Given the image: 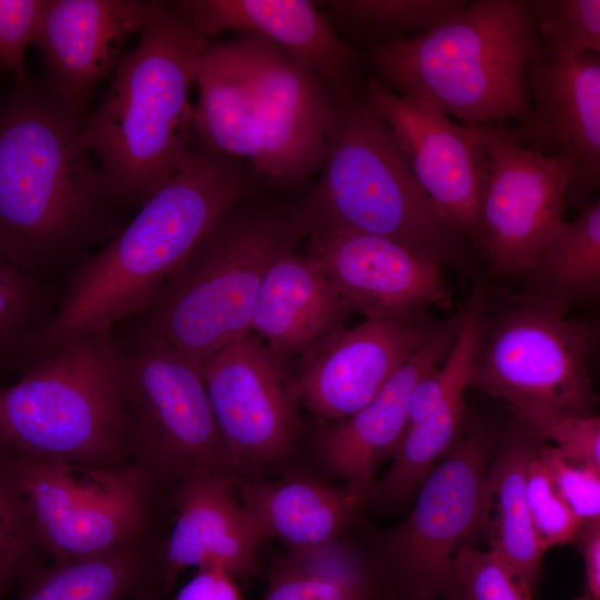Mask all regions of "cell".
Listing matches in <instances>:
<instances>
[{
    "label": "cell",
    "mask_w": 600,
    "mask_h": 600,
    "mask_svg": "<svg viewBox=\"0 0 600 600\" xmlns=\"http://www.w3.org/2000/svg\"><path fill=\"white\" fill-rule=\"evenodd\" d=\"M82 122L28 73L0 104V252L36 279L109 233L120 211Z\"/></svg>",
    "instance_id": "6da1fadb"
},
{
    "label": "cell",
    "mask_w": 600,
    "mask_h": 600,
    "mask_svg": "<svg viewBox=\"0 0 600 600\" xmlns=\"http://www.w3.org/2000/svg\"><path fill=\"white\" fill-rule=\"evenodd\" d=\"M256 172L201 146L100 250L80 258L41 334L47 348L141 314L216 221L246 198Z\"/></svg>",
    "instance_id": "7a4b0ae2"
},
{
    "label": "cell",
    "mask_w": 600,
    "mask_h": 600,
    "mask_svg": "<svg viewBox=\"0 0 600 600\" xmlns=\"http://www.w3.org/2000/svg\"><path fill=\"white\" fill-rule=\"evenodd\" d=\"M193 107L198 144L280 186L319 171L333 116V89L276 43L244 33L208 43Z\"/></svg>",
    "instance_id": "3957f363"
},
{
    "label": "cell",
    "mask_w": 600,
    "mask_h": 600,
    "mask_svg": "<svg viewBox=\"0 0 600 600\" xmlns=\"http://www.w3.org/2000/svg\"><path fill=\"white\" fill-rule=\"evenodd\" d=\"M203 38L171 2L153 1L138 44L122 52L82 142L120 209H139L191 158L196 84Z\"/></svg>",
    "instance_id": "277c9868"
},
{
    "label": "cell",
    "mask_w": 600,
    "mask_h": 600,
    "mask_svg": "<svg viewBox=\"0 0 600 600\" xmlns=\"http://www.w3.org/2000/svg\"><path fill=\"white\" fill-rule=\"evenodd\" d=\"M541 52L527 1L474 0L422 33L368 49L364 61L392 92L480 127L528 120V69Z\"/></svg>",
    "instance_id": "5b68a950"
},
{
    "label": "cell",
    "mask_w": 600,
    "mask_h": 600,
    "mask_svg": "<svg viewBox=\"0 0 600 600\" xmlns=\"http://www.w3.org/2000/svg\"><path fill=\"white\" fill-rule=\"evenodd\" d=\"M320 177L299 207L310 224L381 237L441 266L459 263L469 241L410 173L364 84L333 90Z\"/></svg>",
    "instance_id": "8992f818"
},
{
    "label": "cell",
    "mask_w": 600,
    "mask_h": 600,
    "mask_svg": "<svg viewBox=\"0 0 600 600\" xmlns=\"http://www.w3.org/2000/svg\"><path fill=\"white\" fill-rule=\"evenodd\" d=\"M243 199L216 221L140 314L139 332L200 364L251 333L267 270L310 232L299 208L247 207Z\"/></svg>",
    "instance_id": "52a82bcc"
},
{
    "label": "cell",
    "mask_w": 600,
    "mask_h": 600,
    "mask_svg": "<svg viewBox=\"0 0 600 600\" xmlns=\"http://www.w3.org/2000/svg\"><path fill=\"white\" fill-rule=\"evenodd\" d=\"M42 349L17 382L0 389V457L99 469L130 464L118 397L120 350L111 331Z\"/></svg>",
    "instance_id": "ba28073f"
},
{
    "label": "cell",
    "mask_w": 600,
    "mask_h": 600,
    "mask_svg": "<svg viewBox=\"0 0 600 600\" xmlns=\"http://www.w3.org/2000/svg\"><path fill=\"white\" fill-rule=\"evenodd\" d=\"M118 397L128 457L158 492L213 473L236 481L202 364L139 332L120 346Z\"/></svg>",
    "instance_id": "9c48e42d"
},
{
    "label": "cell",
    "mask_w": 600,
    "mask_h": 600,
    "mask_svg": "<svg viewBox=\"0 0 600 600\" xmlns=\"http://www.w3.org/2000/svg\"><path fill=\"white\" fill-rule=\"evenodd\" d=\"M0 464L26 502L37 546L53 561L146 543L157 493L137 466L4 457Z\"/></svg>",
    "instance_id": "30bf717a"
},
{
    "label": "cell",
    "mask_w": 600,
    "mask_h": 600,
    "mask_svg": "<svg viewBox=\"0 0 600 600\" xmlns=\"http://www.w3.org/2000/svg\"><path fill=\"white\" fill-rule=\"evenodd\" d=\"M499 437L487 423L464 422L421 483L410 514L376 537L370 552L394 590L420 599L462 600L453 559L478 530L482 483Z\"/></svg>",
    "instance_id": "8fae6325"
},
{
    "label": "cell",
    "mask_w": 600,
    "mask_h": 600,
    "mask_svg": "<svg viewBox=\"0 0 600 600\" xmlns=\"http://www.w3.org/2000/svg\"><path fill=\"white\" fill-rule=\"evenodd\" d=\"M569 308L541 293L516 300L487 319L470 388L507 407L531 402L591 416L593 332Z\"/></svg>",
    "instance_id": "7c38bea8"
},
{
    "label": "cell",
    "mask_w": 600,
    "mask_h": 600,
    "mask_svg": "<svg viewBox=\"0 0 600 600\" xmlns=\"http://www.w3.org/2000/svg\"><path fill=\"white\" fill-rule=\"evenodd\" d=\"M202 377L236 482L273 477L297 463L302 426L294 378L257 336L211 356Z\"/></svg>",
    "instance_id": "4fadbf2b"
},
{
    "label": "cell",
    "mask_w": 600,
    "mask_h": 600,
    "mask_svg": "<svg viewBox=\"0 0 600 600\" xmlns=\"http://www.w3.org/2000/svg\"><path fill=\"white\" fill-rule=\"evenodd\" d=\"M482 142L489 176L473 247L498 273L529 272L564 220L569 167L514 142L498 124L483 126Z\"/></svg>",
    "instance_id": "5bb4252c"
},
{
    "label": "cell",
    "mask_w": 600,
    "mask_h": 600,
    "mask_svg": "<svg viewBox=\"0 0 600 600\" xmlns=\"http://www.w3.org/2000/svg\"><path fill=\"white\" fill-rule=\"evenodd\" d=\"M364 92L390 128L418 186L439 213L474 246L489 176L483 126L452 121L392 92L373 77L364 83Z\"/></svg>",
    "instance_id": "9a60e30c"
},
{
    "label": "cell",
    "mask_w": 600,
    "mask_h": 600,
    "mask_svg": "<svg viewBox=\"0 0 600 600\" xmlns=\"http://www.w3.org/2000/svg\"><path fill=\"white\" fill-rule=\"evenodd\" d=\"M309 251L351 311L366 319L427 318L450 310L443 266L391 240L351 231L311 229Z\"/></svg>",
    "instance_id": "2e32d148"
},
{
    "label": "cell",
    "mask_w": 600,
    "mask_h": 600,
    "mask_svg": "<svg viewBox=\"0 0 600 600\" xmlns=\"http://www.w3.org/2000/svg\"><path fill=\"white\" fill-rule=\"evenodd\" d=\"M528 120L503 130L527 149L563 158L570 171L567 203L580 202L600 184V52H541L528 69Z\"/></svg>",
    "instance_id": "e0dca14e"
},
{
    "label": "cell",
    "mask_w": 600,
    "mask_h": 600,
    "mask_svg": "<svg viewBox=\"0 0 600 600\" xmlns=\"http://www.w3.org/2000/svg\"><path fill=\"white\" fill-rule=\"evenodd\" d=\"M437 321L364 319L341 328L300 358L294 378L300 402L318 424L364 406L429 336Z\"/></svg>",
    "instance_id": "ac0fdd59"
},
{
    "label": "cell",
    "mask_w": 600,
    "mask_h": 600,
    "mask_svg": "<svg viewBox=\"0 0 600 600\" xmlns=\"http://www.w3.org/2000/svg\"><path fill=\"white\" fill-rule=\"evenodd\" d=\"M463 317L462 306L450 318L437 321L422 343L359 410L339 421L318 424L309 444L308 467L328 480L373 486L378 467L392 457L407 430L413 389L444 360Z\"/></svg>",
    "instance_id": "d6986e66"
},
{
    "label": "cell",
    "mask_w": 600,
    "mask_h": 600,
    "mask_svg": "<svg viewBox=\"0 0 600 600\" xmlns=\"http://www.w3.org/2000/svg\"><path fill=\"white\" fill-rule=\"evenodd\" d=\"M172 527L151 556L164 589L188 568L219 567L238 582L261 572L263 541L241 504L236 481L220 474L189 477L170 491Z\"/></svg>",
    "instance_id": "ffe728a7"
},
{
    "label": "cell",
    "mask_w": 600,
    "mask_h": 600,
    "mask_svg": "<svg viewBox=\"0 0 600 600\" xmlns=\"http://www.w3.org/2000/svg\"><path fill=\"white\" fill-rule=\"evenodd\" d=\"M152 7L153 1L141 0H46L33 44L42 54L48 90L82 117Z\"/></svg>",
    "instance_id": "44dd1931"
},
{
    "label": "cell",
    "mask_w": 600,
    "mask_h": 600,
    "mask_svg": "<svg viewBox=\"0 0 600 600\" xmlns=\"http://www.w3.org/2000/svg\"><path fill=\"white\" fill-rule=\"evenodd\" d=\"M236 487L261 539H277L284 549L352 536L372 490L361 483H333L298 463L273 477L237 481Z\"/></svg>",
    "instance_id": "7402d4cb"
},
{
    "label": "cell",
    "mask_w": 600,
    "mask_h": 600,
    "mask_svg": "<svg viewBox=\"0 0 600 600\" xmlns=\"http://www.w3.org/2000/svg\"><path fill=\"white\" fill-rule=\"evenodd\" d=\"M207 40L226 30L260 36L322 77L333 90L360 84L359 59L307 0L171 1Z\"/></svg>",
    "instance_id": "603a6c76"
},
{
    "label": "cell",
    "mask_w": 600,
    "mask_h": 600,
    "mask_svg": "<svg viewBox=\"0 0 600 600\" xmlns=\"http://www.w3.org/2000/svg\"><path fill=\"white\" fill-rule=\"evenodd\" d=\"M350 311L319 262L291 251L267 270L250 330L283 363L343 328Z\"/></svg>",
    "instance_id": "cb8c5ba5"
},
{
    "label": "cell",
    "mask_w": 600,
    "mask_h": 600,
    "mask_svg": "<svg viewBox=\"0 0 600 600\" xmlns=\"http://www.w3.org/2000/svg\"><path fill=\"white\" fill-rule=\"evenodd\" d=\"M544 440L531 426L517 418L499 437L482 483L478 522L490 550L502 559L520 588L531 598L544 551L530 519L527 473Z\"/></svg>",
    "instance_id": "d4e9b609"
},
{
    "label": "cell",
    "mask_w": 600,
    "mask_h": 600,
    "mask_svg": "<svg viewBox=\"0 0 600 600\" xmlns=\"http://www.w3.org/2000/svg\"><path fill=\"white\" fill-rule=\"evenodd\" d=\"M259 600H379L394 590L386 571L352 536L274 554Z\"/></svg>",
    "instance_id": "484cf974"
},
{
    "label": "cell",
    "mask_w": 600,
    "mask_h": 600,
    "mask_svg": "<svg viewBox=\"0 0 600 600\" xmlns=\"http://www.w3.org/2000/svg\"><path fill=\"white\" fill-rule=\"evenodd\" d=\"M150 569L146 543L49 567L28 563L18 600H122Z\"/></svg>",
    "instance_id": "4316f807"
},
{
    "label": "cell",
    "mask_w": 600,
    "mask_h": 600,
    "mask_svg": "<svg viewBox=\"0 0 600 600\" xmlns=\"http://www.w3.org/2000/svg\"><path fill=\"white\" fill-rule=\"evenodd\" d=\"M536 292L568 308L596 299L600 292V201L571 221L563 220L549 237L529 271Z\"/></svg>",
    "instance_id": "83f0119b"
},
{
    "label": "cell",
    "mask_w": 600,
    "mask_h": 600,
    "mask_svg": "<svg viewBox=\"0 0 600 600\" xmlns=\"http://www.w3.org/2000/svg\"><path fill=\"white\" fill-rule=\"evenodd\" d=\"M467 0H336L323 2L338 32L368 49L422 33L456 14Z\"/></svg>",
    "instance_id": "f1b7e54d"
},
{
    "label": "cell",
    "mask_w": 600,
    "mask_h": 600,
    "mask_svg": "<svg viewBox=\"0 0 600 600\" xmlns=\"http://www.w3.org/2000/svg\"><path fill=\"white\" fill-rule=\"evenodd\" d=\"M527 4L543 53L600 52L599 0H530Z\"/></svg>",
    "instance_id": "f546056e"
},
{
    "label": "cell",
    "mask_w": 600,
    "mask_h": 600,
    "mask_svg": "<svg viewBox=\"0 0 600 600\" xmlns=\"http://www.w3.org/2000/svg\"><path fill=\"white\" fill-rule=\"evenodd\" d=\"M508 409L566 454L600 467L599 417L577 416L531 402L513 403Z\"/></svg>",
    "instance_id": "4dcf8cb0"
},
{
    "label": "cell",
    "mask_w": 600,
    "mask_h": 600,
    "mask_svg": "<svg viewBox=\"0 0 600 600\" xmlns=\"http://www.w3.org/2000/svg\"><path fill=\"white\" fill-rule=\"evenodd\" d=\"M527 500L536 538L544 552L551 547L573 543L580 523L538 458V451L528 467Z\"/></svg>",
    "instance_id": "1f68e13d"
},
{
    "label": "cell",
    "mask_w": 600,
    "mask_h": 600,
    "mask_svg": "<svg viewBox=\"0 0 600 600\" xmlns=\"http://www.w3.org/2000/svg\"><path fill=\"white\" fill-rule=\"evenodd\" d=\"M538 458L580 527L600 522V467L574 459L544 440Z\"/></svg>",
    "instance_id": "d6a6232c"
},
{
    "label": "cell",
    "mask_w": 600,
    "mask_h": 600,
    "mask_svg": "<svg viewBox=\"0 0 600 600\" xmlns=\"http://www.w3.org/2000/svg\"><path fill=\"white\" fill-rule=\"evenodd\" d=\"M453 571L462 600H532L490 549L463 546L454 556Z\"/></svg>",
    "instance_id": "836d02e7"
},
{
    "label": "cell",
    "mask_w": 600,
    "mask_h": 600,
    "mask_svg": "<svg viewBox=\"0 0 600 600\" xmlns=\"http://www.w3.org/2000/svg\"><path fill=\"white\" fill-rule=\"evenodd\" d=\"M36 546L26 502L0 464V573L20 577Z\"/></svg>",
    "instance_id": "e575fe53"
},
{
    "label": "cell",
    "mask_w": 600,
    "mask_h": 600,
    "mask_svg": "<svg viewBox=\"0 0 600 600\" xmlns=\"http://www.w3.org/2000/svg\"><path fill=\"white\" fill-rule=\"evenodd\" d=\"M41 298L38 279L10 262L0 264V359L31 323Z\"/></svg>",
    "instance_id": "d590c367"
},
{
    "label": "cell",
    "mask_w": 600,
    "mask_h": 600,
    "mask_svg": "<svg viewBox=\"0 0 600 600\" xmlns=\"http://www.w3.org/2000/svg\"><path fill=\"white\" fill-rule=\"evenodd\" d=\"M46 0H0V67L26 74L24 52L33 44Z\"/></svg>",
    "instance_id": "8d00e7d4"
},
{
    "label": "cell",
    "mask_w": 600,
    "mask_h": 600,
    "mask_svg": "<svg viewBox=\"0 0 600 600\" xmlns=\"http://www.w3.org/2000/svg\"><path fill=\"white\" fill-rule=\"evenodd\" d=\"M172 600H244L238 581L226 570L209 566L197 573Z\"/></svg>",
    "instance_id": "74e56055"
},
{
    "label": "cell",
    "mask_w": 600,
    "mask_h": 600,
    "mask_svg": "<svg viewBox=\"0 0 600 600\" xmlns=\"http://www.w3.org/2000/svg\"><path fill=\"white\" fill-rule=\"evenodd\" d=\"M573 543L584 563V586L577 600H600V522L580 527Z\"/></svg>",
    "instance_id": "f35d334b"
},
{
    "label": "cell",
    "mask_w": 600,
    "mask_h": 600,
    "mask_svg": "<svg viewBox=\"0 0 600 600\" xmlns=\"http://www.w3.org/2000/svg\"><path fill=\"white\" fill-rule=\"evenodd\" d=\"M379 600H442V599H439V598H434V599L413 598V597L407 596L404 593H401V592H399L397 590H393V591L387 593L386 596H383L382 598H380Z\"/></svg>",
    "instance_id": "ab89813d"
},
{
    "label": "cell",
    "mask_w": 600,
    "mask_h": 600,
    "mask_svg": "<svg viewBox=\"0 0 600 600\" xmlns=\"http://www.w3.org/2000/svg\"><path fill=\"white\" fill-rule=\"evenodd\" d=\"M17 578V576L9 573H0V597L6 592L10 583Z\"/></svg>",
    "instance_id": "60d3db41"
},
{
    "label": "cell",
    "mask_w": 600,
    "mask_h": 600,
    "mask_svg": "<svg viewBox=\"0 0 600 600\" xmlns=\"http://www.w3.org/2000/svg\"><path fill=\"white\" fill-rule=\"evenodd\" d=\"M9 262L0 252V264Z\"/></svg>",
    "instance_id": "b9f144b4"
},
{
    "label": "cell",
    "mask_w": 600,
    "mask_h": 600,
    "mask_svg": "<svg viewBox=\"0 0 600 600\" xmlns=\"http://www.w3.org/2000/svg\"><path fill=\"white\" fill-rule=\"evenodd\" d=\"M140 600H150V599H147V598H142V599H140Z\"/></svg>",
    "instance_id": "7bdbcfd3"
}]
</instances>
